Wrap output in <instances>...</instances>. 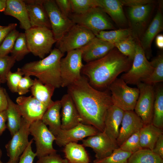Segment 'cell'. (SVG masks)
<instances>
[{
  "instance_id": "27",
  "label": "cell",
  "mask_w": 163,
  "mask_h": 163,
  "mask_svg": "<svg viewBox=\"0 0 163 163\" xmlns=\"http://www.w3.org/2000/svg\"><path fill=\"white\" fill-rule=\"evenodd\" d=\"M64 146L63 152L69 163H89V156L82 145L71 142Z\"/></svg>"
},
{
  "instance_id": "23",
  "label": "cell",
  "mask_w": 163,
  "mask_h": 163,
  "mask_svg": "<svg viewBox=\"0 0 163 163\" xmlns=\"http://www.w3.org/2000/svg\"><path fill=\"white\" fill-rule=\"evenodd\" d=\"M61 108L60 100L53 101L47 108L41 120L49 126V129L56 136L61 130L60 110Z\"/></svg>"
},
{
  "instance_id": "6",
  "label": "cell",
  "mask_w": 163,
  "mask_h": 163,
  "mask_svg": "<svg viewBox=\"0 0 163 163\" xmlns=\"http://www.w3.org/2000/svg\"><path fill=\"white\" fill-rule=\"evenodd\" d=\"M69 18L75 24L85 27L95 35L102 31L115 29L107 14L99 7L93 8L82 14H72Z\"/></svg>"
},
{
  "instance_id": "2",
  "label": "cell",
  "mask_w": 163,
  "mask_h": 163,
  "mask_svg": "<svg viewBox=\"0 0 163 163\" xmlns=\"http://www.w3.org/2000/svg\"><path fill=\"white\" fill-rule=\"evenodd\" d=\"M132 62L114 47L103 57L84 65L81 72L91 86L101 91L108 89L120 73L128 71Z\"/></svg>"
},
{
  "instance_id": "48",
  "label": "cell",
  "mask_w": 163,
  "mask_h": 163,
  "mask_svg": "<svg viewBox=\"0 0 163 163\" xmlns=\"http://www.w3.org/2000/svg\"><path fill=\"white\" fill-rule=\"evenodd\" d=\"M6 90L0 87V112L5 110L8 104Z\"/></svg>"
},
{
  "instance_id": "8",
  "label": "cell",
  "mask_w": 163,
  "mask_h": 163,
  "mask_svg": "<svg viewBox=\"0 0 163 163\" xmlns=\"http://www.w3.org/2000/svg\"><path fill=\"white\" fill-rule=\"evenodd\" d=\"M82 48L67 52L66 56L60 62L62 80L61 87H67L81 77L82 62Z\"/></svg>"
},
{
  "instance_id": "37",
  "label": "cell",
  "mask_w": 163,
  "mask_h": 163,
  "mask_svg": "<svg viewBox=\"0 0 163 163\" xmlns=\"http://www.w3.org/2000/svg\"><path fill=\"white\" fill-rule=\"evenodd\" d=\"M132 154L119 147L109 156L100 159H95L93 163H128V159Z\"/></svg>"
},
{
  "instance_id": "26",
  "label": "cell",
  "mask_w": 163,
  "mask_h": 163,
  "mask_svg": "<svg viewBox=\"0 0 163 163\" xmlns=\"http://www.w3.org/2000/svg\"><path fill=\"white\" fill-rule=\"evenodd\" d=\"M163 134V130L152 123L144 125L139 131V139L142 149L152 150L160 135Z\"/></svg>"
},
{
  "instance_id": "54",
  "label": "cell",
  "mask_w": 163,
  "mask_h": 163,
  "mask_svg": "<svg viewBox=\"0 0 163 163\" xmlns=\"http://www.w3.org/2000/svg\"><path fill=\"white\" fill-rule=\"evenodd\" d=\"M2 155V150L0 148V163H3L1 160V158Z\"/></svg>"
},
{
  "instance_id": "34",
  "label": "cell",
  "mask_w": 163,
  "mask_h": 163,
  "mask_svg": "<svg viewBox=\"0 0 163 163\" xmlns=\"http://www.w3.org/2000/svg\"><path fill=\"white\" fill-rule=\"evenodd\" d=\"M154 70L151 74L142 82L153 85L163 81V56L160 54L150 62Z\"/></svg>"
},
{
  "instance_id": "42",
  "label": "cell",
  "mask_w": 163,
  "mask_h": 163,
  "mask_svg": "<svg viewBox=\"0 0 163 163\" xmlns=\"http://www.w3.org/2000/svg\"><path fill=\"white\" fill-rule=\"evenodd\" d=\"M23 75L21 69L19 68L16 72H12L10 71L8 74L6 82L9 89L12 92H17L18 85Z\"/></svg>"
},
{
  "instance_id": "35",
  "label": "cell",
  "mask_w": 163,
  "mask_h": 163,
  "mask_svg": "<svg viewBox=\"0 0 163 163\" xmlns=\"http://www.w3.org/2000/svg\"><path fill=\"white\" fill-rule=\"evenodd\" d=\"M30 53L27 47L24 33H19L11 52V56L17 61L22 60L27 54Z\"/></svg>"
},
{
  "instance_id": "3",
  "label": "cell",
  "mask_w": 163,
  "mask_h": 163,
  "mask_svg": "<svg viewBox=\"0 0 163 163\" xmlns=\"http://www.w3.org/2000/svg\"><path fill=\"white\" fill-rule=\"evenodd\" d=\"M64 55L55 48L46 57L26 63L21 69L24 75L34 76L43 84L59 88L62 85L60 62Z\"/></svg>"
},
{
  "instance_id": "18",
  "label": "cell",
  "mask_w": 163,
  "mask_h": 163,
  "mask_svg": "<svg viewBox=\"0 0 163 163\" xmlns=\"http://www.w3.org/2000/svg\"><path fill=\"white\" fill-rule=\"evenodd\" d=\"M61 105V129L72 128L80 123L82 119L71 96L64 94L60 100Z\"/></svg>"
},
{
  "instance_id": "9",
  "label": "cell",
  "mask_w": 163,
  "mask_h": 163,
  "mask_svg": "<svg viewBox=\"0 0 163 163\" xmlns=\"http://www.w3.org/2000/svg\"><path fill=\"white\" fill-rule=\"evenodd\" d=\"M95 37V34L89 30L75 24L56 42V48L64 54L82 48Z\"/></svg>"
},
{
  "instance_id": "33",
  "label": "cell",
  "mask_w": 163,
  "mask_h": 163,
  "mask_svg": "<svg viewBox=\"0 0 163 163\" xmlns=\"http://www.w3.org/2000/svg\"><path fill=\"white\" fill-rule=\"evenodd\" d=\"M132 30L129 28H121L101 31L95 36L104 41L114 44L132 35Z\"/></svg>"
},
{
  "instance_id": "51",
  "label": "cell",
  "mask_w": 163,
  "mask_h": 163,
  "mask_svg": "<svg viewBox=\"0 0 163 163\" xmlns=\"http://www.w3.org/2000/svg\"><path fill=\"white\" fill-rule=\"evenodd\" d=\"M7 120L6 110L0 112V136L7 128L6 122Z\"/></svg>"
},
{
  "instance_id": "55",
  "label": "cell",
  "mask_w": 163,
  "mask_h": 163,
  "mask_svg": "<svg viewBox=\"0 0 163 163\" xmlns=\"http://www.w3.org/2000/svg\"><path fill=\"white\" fill-rule=\"evenodd\" d=\"M6 163H18V162H15L9 159L8 161Z\"/></svg>"
},
{
  "instance_id": "7",
  "label": "cell",
  "mask_w": 163,
  "mask_h": 163,
  "mask_svg": "<svg viewBox=\"0 0 163 163\" xmlns=\"http://www.w3.org/2000/svg\"><path fill=\"white\" fill-rule=\"evenodd\" d=\"M108 89L113 104L124 111L134 110L139 94L137 88L130 87L122 79L117 78Z\"/></svg>"
},
{
  "instance_id": "17",
  "label": "cell",
  "mask_w": 163,
  "mask_h": 163,
  "mask_svg": "<svg viewBox=\"0 0 163 163\" xmlns=\"http://www.w3.org/2000/svg\"><path fill=\"white\" fill-rule=\"evenodd\" d=\"M121 125L116 140L119 147L129 137L139 131L144 124L134 111L129 110L124 111Z\"/></svg>"
},
{
  "instance_id": "5",
  "label": "cell",
  "mask_w": 163,
  "mask_h": 163,
  "mask_svg": "<svg viewBox=\"0 0 163 163\" xmlns=\"http://www.w3.org/2000/svg\"><path fill=\"white\" fill-rule=\"evenodd\" d=\"M24 33L30 52L41 59L50 52L56 42L51 30L47 28L31 27Z\"/></svg>"
},
{
  "instance_id": "32",
  "label": "cell",
  "mask_w": 163,
  "mask_h": 163,
  "mask_svg": "<svg viewBox=\"0 0 163 163\" xmlns=\"http://www.w3.org/2000/svg\"><path fill=\"white\" fill-rule=\"evenodd\" d=\"M128 163H163V158L152 150L142 149L131 154Z\"/></svg>"
},
{
  "instance_id": "36",
  "label": "cell",
  "mask_w": 163,
  "mask_h": 163,
  "mask_svg": "<svg viewBox=\"0 0 163 163\" xmlns=\"http://www.w3.org/2000/svg\"><path fill=\"white\" fill-rule=\"evenodd\" d=\"M121 53L133 60L136 51V43L134 37L132 35L114 44Z\"/></svg>"
},
{
  "instance_id": "25",
  "label": "cell",
  "mask_w": 163,
  "mask_h": 163,
  "mask_svg": "<svg viewBox=\"0 0 163 163\" xmlns=\"http://www.w3.org/2000/svg\"><path fill=\"white\" fill-rule=\"evenodd\" d=\"M163 29V18L160 8L140 41L145 53L150 50L153 39Z\"/></svg>"
},
{
  "instance_id": "16",
  "label": "cell",
  "mask_w": 163,
  "mask_h": 163,
  "mask_svg": "<svg viewBox=\"0 0 163 163\" xmlns=\"http://www.w3.org/2000/svg\"><path fill=\"white\" fill-rule=\"evenodd\" d=\"M99 132L94 127L80 123L67 130L62 129L56 136L55 142L59 147L64 146L71 142H77L86 137L94 136Z\"/></svg>"
},
{
  "instance_id": "24",
  "label": "cell",
  "mask_w": 163,
  "mask_h": 163,
  "mask_svg": "<svg viewBox=\"0 0 163 163\" xmlns=\"http://www.w3.org/2000/svg\"><path fill=\"white\" fill-rule=\"evenodd\" d=\"M101 8L118 25L123 26L127 22L120 0H97Z\"/></svg>"
},
{
  "instance_id": "15",
  "label": "cell",
  "mask_w": 163,
  "mask_h": 163,
  "mask_svg": "<svg viewBox=\"0 0 163 163\" xmlns=\"http://www.w3.org/2000/svg\"><path fill=\"white\" fill-rule=\"evenodd\" d=\"M23 118L30 123L41 120L47 107L31 96H21L16 100Z\"/></svg>"
},
{
  "instance_id": "29",
  "label": "cell",
  "mask_w": 163,
  "mask_h": 163,
  "mask_svg": "<svg viewBox=\"0 0 163 163\" xmlns=\"http://www.w3.org/2000/svg\"><path fill=\"white\" fill-rule=\"evenodd\" d=\"M30 88L33 97L47 107L53 102L51 99L55 89L44 84L37 78H35Z\"/></svg>"
},
{
  "instance_id": "40",
  "label": "cell",
  "mask_w": 163,
  "mask_h": 163,
  "mask_svg": "<svg viewBox=\"0 0 163 163\" xmlns=\"http://www.w3.org/2000/svg\"><path fill=\"white\" fill-rule=\"evenodd\" d=\"M119 148L122 150L132 154L142 149L139 139V131L128 138Z\"/></svg>"
},
{
  "instance_id": "28",
  "label": "cell",
  "mask_w": 163,
  "mask_h": 163,
  "mask_svg": "<svg viewBox=\"0 0 163 163\" xmlns=\"http://www.w3.org/2000/svg\"><path fill=\"white\" fill-rule=\"evenodd\" d=\"M6 95L8 104L6 110L7 117V128L12 136L19 129L22 117L17 104L10 98L7 92Z\"/></svg>"
},
{
  "instance_id": "38",
  "label": "cell",
  "mask_w": 163,
  "mask_h": 163,
  "mask_svg": "<svg viewBox=\"0 0 163 163\" xmlns=\"http://www.w3.org/2000/svg\"><path fill=\"white\" fill-rule=\"evenodd\" d=\"M72 14L84 13L91 8L98 7L97 0H70Z\"/></svg>"
},
{
  "instance_id": "19",
  "label": "cell",
  "mask_w": 163,
  "mask_h": 163,
  "mask_svg": "<svg viewBox=\"0 0 163 163\" xmlns=\"http://www.w3.org/2000/svg\"><path fill=\"white\" fill-rule=\"evenodd\" d=\"M31 27H43L51 30L50 21L44 7V0H24Z\"/></svg>"
},
{
  "instance_id": "30",
  "label": "cell",
  "mask_w": 163,
  "mask_h": 163,
  "mask_svg": "<svg viewBox=\"0 0 163 163\" xmlns=\"http://www.w3.org/2000/svg\"><path fill=\"white\" fill-rule=\"evenodd\" d=\"M152 4L129 7L128 14L133 26H142L147 21L152 10Z\"/></svg>"
},
{
  "instance_id": "11",
  "label": "cell",
  "mask_w": 163,
  "mask_h": 163,
  "mask_svg": "<svg viewBox=\"0 0 163 163\" xmlns=\"http://www.w3.org/2000/svg\"><path fill=\"white\" fill-rule=\"evenodd\" d=\"M139 94L134 110L141 118L144 125L152 123L155 100L153 85L140 82L137 85Z\"/></svg>"
},
{
  "instance_id": "46",
  "label": "cell",
  "mask_w": 163,
  "mask_h": 163,
  "mask_svg": "<svg viewBox=\"0 0 163 163\" xmlns=\"http://www.w3.org/2000/svg\"><path fill=\"white\" fill-rule=\"evenodd\" d=\"M55 1L62 13L69 18L72 14L70 0H55Z\"/></svg>"
},
{
  "instance_id": "44",
  "label": "cell",
  "mask_w": 163,
  "mask_h": 163,
  "mask_svg": "<svg viewBox=\"0 0 163 163\" xmlns=\"http://www.w3.org/2000/svg\"><path fill=\"white\" fill-rule=\"evenodd\" d=\"M33 139L29 141L27 148L20 157L18 163H33L35 158L36 156V153L33 152L31 145Z\"/></svg>"
},
{
  "instance_id": "49",
  "label": "cell",
  "mask_w": 163,
  "mask_h": 163,
  "mask_svg": "<svg viewBox=\"0 0 163 163\" xmlns=\"http://www.w3.org/2000/svg\"><path fill=\"white\" fill-rule=\"evenodd\" d=\"M152 151L163 158V134L159 136Z\"/></svg>"
},
{
  "instance_id": "52",
  "label": "cell",
  "mask_w": 163,
  "mask_h": 163,
  "mask_svg": "<svg viewBox=\"0 0 163 163\" xmlns=\"http://www.w3.org/2000/svg\"><path fill=\"white\" fill-rule=\"evenodd\" d=\"M155 43L157 47L161 49L163 48V35L159 34L156 36L155 38Z\"/></svg>"
},
{
  "instance_id": "31",
  "label": "cell",
  "mask_w": 163,
  "mask_h": 163,
  "mask_svg": "<svg viewBox=\"0 0 163 163\" xmlns=\"http://www.w3.org/2000/svg\"><path fill=\"white\" fill-rule=\"evenodd\" d=\"M155 97L152 124L163 129V88L159 85L155 89Z\"/></svg>"
},
{
  "instance_id": "10",
  "label": "cell",
  "mask_w": 163,
  "mask_h": 163,
  "mask_svg": "<svg viewBox=\"0 0 163 163\" xmlns=\"http://www.w3.org/2000/svg\"><path fill=\"white\" fill-rule=\"evenodd\" d=\"M29 131L35 141L36 148L35 153L38 158L56 153V150L53 146V143L56 139V136L41 120L31 123Z\"/></svg>"
},
{
  "instance_id": "45",
  "label": "cell",
  "mask_w": 163,
  "mask_h": 163,
  "mask_svg": "<svg viewBox=\"0 0 163 163\" xmlns=\"http://www.w3.org/2000/svg\"><path fill=\"white\" fill-rule=\"evenodd\" d=\"M36 163H69L66 159L62 158L56 154H52L38 158Z\"/></svg>"
},
{
  "instance_id": "13",
  "label": "cell",
  "mask_w": 163,
  "mask_h": 163,
  "mask_svg": "<svg viewBox=\"0 0 163 163\" xmlns=\"http://www.w3.org/2000/svg\"><path fill=\"white\" fill-rule=\"evenodd\" d=\"M30 123L22 117L19 129L5 145L9 159L18 162L20 156L27 148L29 142L28 136Z\"/></svg>"
},
{
  "instance_id": "22",
  "label": "cell",
  "mask_w": 163,
  "mask_h": 163,
  "mask_svg": "<svg viewBox=\"0 0 163 163\" xmlns=\"http://www.w3.org/2000/svg\"><path fill=\"white\" fill-rule=\"evenodd\" d=\"M5 14L14 17L19 21L20 27L25 30L31 28L29 18L24 0H6Z\"/></svg>"
},
{
  "instance_id": "56",
  "label": "cell",
  "mask_w": 163,
  "mask_h": 163,
  "mask_svg": "<svg viewBox=\"0 0 163 163\" xmlns=\"http://www.w3.org/2000/svg\"><path fill=\"white\" fill-rule=\"evenodd\" d=\"M4 27L0 25V30L3 28Z\"/></svg>"
},
{
  "instance_id": "53",
  "label": "cell",
  "mask_w": 163,
  "mask_h": 163,
  "mask_svg": "<svg viewBox=\"0 0 163 163\" xmlns=\"http://www.w3.org/2000/svg\"><path fill=\"white\" fill-rule=\"evenodd\" d=\"M6 0H0V12L4 11L6 7Z\"/></svg>"
},
{
  "instance_id": "1",
  "label": "cell",
  "mask_w": 163,
  "mask_h": 163,
  "mask_svg": "<svg viewBox=\"0 0 163 163\" xmlns=\"http://www.w3.org/2000/svg\"><path fill=\"white\" fill-rule=\"evenodd\" d=\"M84 124L92 126L99 132L104 129V120L107 111L113 104L110 91L97 90L91 85L85 76L67 87Z\"/></svg>"
},
{
  "instance_id": "47",
  "label": "cell",
  "mask_w": 163,
  "mask_h": 163,
  "mask_svg": "<svg viewBox=\"0 0 163 163\" xmlns=\"http://www.w3.org/2000/svg\"><path fill=\"white\" fill-rule=\"evenodd\" d=\"M123 6L129 7L152 4L154 1L152 0H120Z\"/></svg>"
},
{
  "instance_id": "14",
  "label": "cell",
  "mask_w": 163,
  "mask_h": 163,
  "mask_svg": "<svg viewBox=\"0 0 163 163\" xmlns=\"http://www.w3.org/2000/svg\"><path fill=\"white\" fill-rule=\"evenodd\" d=\"M82 140V145L93 149L96 159H100L110 155L119 147L116 141L111 139L104 132H99Z\"/></svg>"
},
{
  "instance_id": "39",
  "label": "cell",
  "mask_w": 163,
  "mask_h": 163,
  "mask_svg": "<svg viewBox=\"0 0 163 163\" xmlns=\"http://www.w3.org/2000/svg\"><path fill=\"white\" fill-rule=\"evenodd\" d=\"M19 33L15 29L12 30L6 36L0 46V58L8 55L11 53Z\"/></svg>"
},
{
  "instance_id": "21",
  "label": "cell",
  "mask_w": 163,
  "mask_h": 163,
  "mask_svg": "<svg viewBox=\"0 0 163 163\" xmlns=\"http://www.w3.org/2000/svg\"><path fill=\"white\" fill-rule=\"evenodd\" d=\"M124 111L113 104L107 111L104 120V132L114 141H116L119 136Z\"/></svg>"
},
{
  "instance_id": "43",
  "label": "cell",
  "mask_w": 163,
  "mask_h": 163,
  "mask_svg": "<svg viewBox=\"0 0 163 163\" xmlns=\"http://www.w3.org/2000/svg\"><path fill=\"white\" fill-rule=\"evenodd\" d=\"M34 80L30 76L25 75L21 79L18 85L17 93L21 95L25 94L29 91L33 85Z\"/></svg>"
},
{
  "instance_id": "12",
  "label": "cell",
  "mask_w": 163,
  "mask_h": 163,
  "mask_svg": "<svg viewBox=\"0 0 163 163\" xmlns=\"http://www.w3.org/2000/svg\"><path fill=\"white\" fill-rule=\"evenodd\" d=\"M43 5L50 21L51 30L57 42L75 24L62 13L55 0H44Z\"/></svg>"
},
{
  "instance_id": "20",
  "label": "cell",
  "mask_w": 163,
  "mask_h": 163,
  "mask_svg": "<svg viewBox=\"0 0 163 163\" xmlns=\"http://www.w3.org/2000/svg\"><path fill=\"white\" fill-rule=\"evenodd\" d=\"M115 47L113 44L96 36L82 48V59L88 63L100 59Z\"/></svg>"
},
{
  "instance_id": "4",
  "label": "cell",
  "mask_w": 163,
  "mask_h": 163,
  "mask_svg": "<svg viewBox=\"0 0 163 163\" xmlns=\"http://www.w3.org/2000/svg\"><path fill=\"white\" fill-rule=\"evenodd\" d=\"M136 51L132 65L129 70L123 74L120 78L127 84L137 85L143 82L151 74L154 68L148 60L140 41L134 37Z\"/></svg>"
},
{
  "instance_id": "41",
  "label": "cell",
  "mask_w": 163,
  "mask_h": 163,
  "mask_svg": "<svg viewBox=\"0 0 163 163\" xmlns=\"http://www.w3.org/2000/svg\"><path fill=\"white\" fill-rule=\"evenodd\" d=\"M16 61L13 57L8 55L0 58V79L2 83L6 82L7 75Z\"/></svg>"
},
{
  "instance_id": "50",
  "label": "cell",
  "mask_w": 163,
  "mask_h": 163,
  "mask_svg": "<svg viewBox=\"0 0 163 163\" xmlns=\"http://www.w3.org/2000/svg\"><path fill=\"white\" fill-rule=\"evenodd\" d=\"M17 26V24L11 23L0 30V44L11 31L16 29Z\"/></svg>"
},
{
  "instance_id": "57",
  "label": "cell",
  "mask_w": 163,
  "mask_h": 163,
  "mask_svg": "<svg viewBox=\"0 0 163 163\" xmlns=\"http://www.w3.org/2000/svg\"><path fill=\"white\" fill-rule=\"evenodd\" d=\"M1 83H1V80H0V87H1V86H0V85H1Z\"/></svg>"
}]
</instances>
